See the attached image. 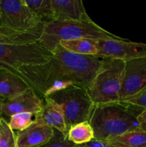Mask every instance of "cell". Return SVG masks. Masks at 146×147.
<instances>
[{"instance_id": "obj_1", "label": "cell", "mask_w": 146, "mask_h": 147, "mask_svg": "<svg viewBox=\"0 0 146 147\" xmlns=\"http://www.w3.org/2000/svg\"><path fill=\"white\" fill-rule=\"evenodd\" d=\"M102 65V59L74 54L59 44L47 63L22 66L14 73L38 96L46 98L71 86L87 89Z\"/></svg>"}, {"instance_id": "obj_2", "label": "cell", "mask_w": 146, "mask_h": 147, "mask_svg": "<svg viewBox=\"0 0 146 147\" xmlns=\"http://www.w3.org/2000/svg\"><path fill=\"white\" fill-rule=\"evenodd\" d=\"M143 111L122 100L94 105L89 120L94 139L108 141L126 132L138 130L137 118Z\"/></svg>"}, {"instance_id": "obj_3", "label": "cell", "mask_w": 146, "mask_h": 147, "mask_svg": "<svg viewBox=\"0 0 146 147\" xmlns=\"http://www.w3.org/2000/svg\"><path fill=\"white\" fill-rule=\"evenodd\" d=\"M80 38L95 40L123 39L104 30L92 20L87 21H52L44 25L39 43L52 53L61 41Z\"/></svg>"}, {"instance_id": "obj_4", "label": "cell", "mask_w": 146, "mask_h": 147, "mask_svg": "<svg viewBox=\"0 0 146 147\" xmlns=\"http://www.w3.org/2000/svg\"><path fill=\"white\" fill-rule=\"evenodd\" d=\"M125 62L115 59H102V65L87 91L94 105L120 100Z\"/></svg>"}, {"instance_id": "obj_5", "label": "cell", "mask_w": 146, "mask_h": 147, "mask_svg": "<svg viewBox=\"0 0 146 147\" xmlns=\"http://www.w3.org/2000/svg\"><path fill=\"white\" fill-rule=\"evenodd\" d=\"M49 97L62 109L68 131L74 125L90 120L94 104L84 88L71 86Z\"/></svg>"}, {"instance_id": "obj_6", "label": "cell", "mask_w": 146, "mask_h": 147, "mask_svg": "<svg viewBox=\"0 0 146 147\" xmlns=\"http://www.w3.org/2000/svg\"><path fill=\"white\" fill-rule=\"evenodd\" d=\"M51 55L39 42L25 45L0 44V68L15 72L22 66L47 63Z\"/></svg>"}, {"instance_id": "obj_7", "label": "cell", "mask_w": 146, "mask_h": 147, "mask_svg": "<svg viewBox=\"0 0 146 147\" xmlns=\"http://www.w3.org/2000/svg\"><path fill=\"white\" fill-rule=\"evenodd\" d=\"M0 11V27L14 31H31L42 23L24 4V0H1Z\"/></svg>"}, {"instance_id": "obj_8", "label": "cell", "mask_w": 146, "mask_h": 147, "mask_svg": "<svg viewBox=\"0 0 146 147\" xmlns=\"http://www.w3.org/2000/svg\"><path fill=\"white\" fill-rule=\"evenodd\" d=\"M95 57L124 62L144 58L146 57V44L134 42L125 39L98 40V53Z\"/></svg>"}, {"instance_id": "obj_9", "label": "cell", "mask_w": 146, "mask_h": 147, "mask_svg": "<svg viewBox=\"0 0 146 147\" xmlns=\"http://www.w3.org/2000/svg\"><path fill=\"white\" fill-rule=\"evenodd\" d=\"M146 87V57L125 62L120 100Z\"/></svg>"}, {"instance_id": "obj_10", "label": "cell", "mask_w": 146, "mask_h": 147, "mask_svg": "<svg viewBox=\"0 0 146 147\" xmlns=\"http://www.w3.org/2000/svg\"><path fill=\"white\" fill-rule=\"evenodd\" d=\"M43 100L37 93L29 88L24 93L7 99L1 108L2 115L11 117L13 115L21 113H30L35 115L41 111Z\"/></svg>"}, {"instance_id": "obj_11", "label": "cell", "mask_w": 146, "mask_h": 147, "mask_svg": "<svg viewBox=\"0 0 146 147\" xmlns=\"http://www.w3.org/2000/svg\"><path fill=\"white\" fill-rule=\"evenodd\" d=\"M34 117L37 123L52 127L65 136L68 134L62 109L50 97L44 98L42 108Z\"/></svg>"}, {"instance_id": "obj_12", "label": "cell", "mask_w": 146, "mask_h": 147, "mask_svg": "<svg viewBox=\"0 0 146 147\" xmlns=\"http://www.w3.org/2000/svg\"><path fill=\"white\" fill-rule=\"evenodd\" d=\"M16 135L18 147H42L53 139L54 129L34 121L27 129Z\"/></svg>"}, {"instance_id": "obj_13", "label": "cell", "mask_w": 146, "mask_h": 147, "mask_svg": "<svg viewBox=\"0 0 146 147\" xmlns=\"http://www.w3.org/2000/svg\"><path fill=\"white\" fill-rule=\"evenodd\" d=\"M53 21H87L90 17L82 0H52Z\"/></svg>"}, {"instance_id": "obj_14", "label": "cell", "mask_w": 146, "mask_h": 147, "mask_svg": "<svg viewBox=\"0 0 146 147\" xmlns=\"http://www.w3.org/2000/svg\"><path fill=\"white\" fill-rule=\"evenodd\" d=\"M29 88L25 80L14 72L0 68V96L6 100L24 93Z\"/></svg>"}, {"instance_id": "obj_15", "label": "cell", "mask_w": 146, "mask_h": 147, "mask_svg": "<svg viewBox=\"0 0 146 147\" xmlns=\"http://www.w3.org/2000/svg\"><path fill=\"white\" fill-rule=\"evenodd\" d=\"M45 24L41 23L35 29L25 32H19L0 27V44L25 45L39 42Z\"/></svg>"}, {"instance_id": "obj_16", "label": "cell", "mask_w": 146, "mask_h": 147, "mask_svg": "<svg viewBox=\"0 0 146 147\" xmlns=\"http://www.w3.org/2000/svg\"><path fill=\"white\" fill-rule=\"evenodd\" d=\"M65 50L81 55L96 56L98 53V40L92 39H75L60 42Z\"/></svg>"}, {"instance_id": "obj_17", "label": "cell", "mask_w": 146, "mask_h": 147, "mask_svg": "<svg viewBox=\"0 0 146 147\" xmlns=\"http://www.w3.org/2000/svg\"><path fill=\"white\" fill-rule=\"evenodd\" d=\"M107 142L118 147H142L146 144V132L140 129L131 131Z\"/></svg>"}, {"instance_id": "obj_18", "label": "cell", "mask_w": 146, "mask_h": 147, "mask_svg": "<svg viewBox=\"0 0 146 147\" xmlns=\"http://www.w3.org/2000/svg\"><path fill=\"white\" fill-rule=\"evenodd\" d=\"M67 138L77 146H81L94 139V131L90 122H82L70 128Z\"/></svg>"}, {"instance_id": "obj_19", "label": "cell", "mask_w": 146, "mask_h": 147, "mask_svg": "<svg viewBox=\"0 0 146 147\" xmlns=\"http://www.w3.org/2000/svg\"><path fill=\"white\" fill-rule=\"evenodd\" d=\"M24 1L41 22L48 23L53 21L52 0H24Z\"/></svg>"}, {"instance_id": "obj_20", "label": "cell", "mask_w": 146, "mask_h": 147, "mask_svg": "<svg viewBox=\"0 0 146 147\" xmlns=\"http://www.w3.org/2000/svg\"><path fill=\"white\" fill-rule=\"evenodd\" d=\"M0 147H18L17 135L9 126L8 121L4 118L0 119Z\"/></svg>"}, {"instance_id": "obj_21", "label": "cell", "mask_w": 146, "mask_h": 147, "mask_svg": "<svg viewBox=\"0 0 146 147\" xmlns=\"http://www.w3.org/2000/svg\"><path fill=\"white\" fill-rule=\"evenodd\" d=\"M33 116L34 115L30 113H21L13 115L9 118V121H8L9 126L13 131H21L27 129L34 122V120H32Z\"/></svg>"}, {"instance_id": "obj_22", "label": "cell", "mask_w": 146, "mask_h": 147, "mask_svg": "<svg viewBox=\"0 0 146 147\" xmlns=\"http://www.w3.org/2000/svg\"><path fill=\"white\" fill-rule=\"evenodd\" d=\"M121 100L126 103L136 106L143 111H146V87L133 96Z\"/></svg>"}, {"instance_id": "obj_23", "label": "cell", "mask_w": 146, "mask_h": 147, "mask_svg": "<svg viewBox=\"0 0 146 147\" xmlns=\"http://www.w3.org/2000/svg\"><path fill=\"white\" fill-rule=\"evenodd\" d=\"M42 147H79L70 142L67 136L54 129V136L53 139Z\"/></svg>"}, {"instance_id": "obj_24", "label": "cell", "mask_w": 146, "mask_h": 147, "mask_svg": "<svg viewBox=\"0 0 146 147\" xmlns=\"http://www.w3.org/2000/svg\"><path fill=\"white\" fill-rule=\"evenodd\" d=\"M79 147H118L116 146L115 145L112 144L110 142H107V141H100V140H96V139H93L91 142L89 143L81 145L79 146Z\"/></svg>"}, {"instance_id": "obj_25", "label": "cell", "mask_w": 146, "mask_h": 147, "mask_svg": "<svg viewBox=\"0 0 146 147\" xmlns=\"http://www.w3.org/2000/svg\"><path fill=\"white\" fill-rule=\"evenodd\" d=\"M139 123V129L146 132V111H143L137 118Z\"/></svg>"}, {"instance_id": "obj_26", "label": "cell", "mask_w": 146, "mask_h": 147, "mask_svg": "<svg viewBox=\"0 0 146 147\" xmlns=\"http://www.w3.org/2000/svg\"><path fill=\"white\" fill-rule=\"evenodd\" d=\"M6 99L4 98L3 97H1V96H0V119L2 118V111H1V108H2V105L3 103H4V102L5 101Z\"/></svg>"}, {"instance_id": "obj_27", "label": "cell", "mask_w": 146, "mask_h": 147, "mask_svg": "<svg viewBox=\"0 0 146 147\" xmlns=\"http://www.w3.org/2000/svg\"><path fill=\"white\" fill-rule=\"evenodd\" d=\"M142 147H146V144H145L144 145V146H142Z\"/></svg>"}, {"instance_id": "obj_28", "label": "cell", "mask_w": 146, "mask_h": 147, "mask_svg": "<svg viewBox=\"0 0 146 147\" xmlns=\"http://www.w3.org/2000/svg\"><path fill=\"white\" fill-rule=\"evenodd\" d=\"M0 139H1V134H0Z\"/></svg>"}, {"instance_id": "obj_29", "label": "cell", "mask_w": 146, "mask_h": 147, "mask_svg": "<svg viewBox=\"0 0 146 147\" xmlns=\"http://www.w3.org/2000/svg\"><path fill=\"white\" fill-rule=\"evenodd\" d=\"M0 1H1V0H0ZM0 15H1V11H0Z\"/></svg>"}]
</instances>
